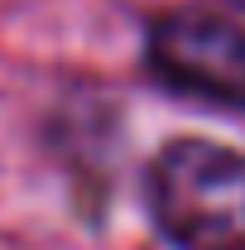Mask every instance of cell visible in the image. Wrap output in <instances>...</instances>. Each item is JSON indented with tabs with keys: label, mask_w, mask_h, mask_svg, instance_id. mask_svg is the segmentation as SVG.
<instances>
[{
	"label": "cell",
	"mask_w": 245,
	"mask_h": 250,
	"mask_svg": "<svg viewBox=\"0 0 245 250\" xmlns=\"http://www.w3.org/2000/svg\"><path fill=\"white\" fill-rule=\"evenodd\" d=\"M149 212L178 250H245V154L173 140L149 164Z\"/></svg>",
	"instance_id": "cell-1"
},
{
	"label": "cell",
	"mask_w": 245,
	"mask_h": 250,
	"mask_svg": "<svg viewBox=\"0 0 245 250\" xmlns=\"http://www.w3.org/2000/svg\"><path fill=\"white\" fill-rule=\"evenodd\" d=\"M149 72L183 96L245 111V29L207 10H168L144 39Z\"/></svg>",
	"instance_id": "cell-2"
},
{
	"label": "cell",
	"mask_w": 245,
	"mask_h": 250,
	"mask_svg": "<svg viewBox=\"0 0 245 250\" xmlns=\"http://www.w3.org/2000/svg\"><path fill=\"white\" fill-rule=\"evenodd\" d=\"M236 5H245V0H236Z\"/></svg>",
	"instance_id": "cell-3"
}]
</instances>
